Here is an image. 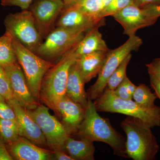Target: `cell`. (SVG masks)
Instances as JSON below:
<instances>
[{
  "label": "cell",
  "instance_id": "6da1fadb",
  "mask_svg": "<svg viewBox=\"0 0 160 160\" xmlns=\"http://www.w3.org/2000/svg\"><path fill=\"white\" fill-rule=\"evenodd\" d=\"M74 136L92 142L106 143L112 148L115 155L127 158L126 139L112 127L108 119L98 113L92 100L88 99L85 117Z\"/></svg>",
  "mask_w": 160,
  "mask_h": 160
},
{
  "label": "cell",
  "instance_id": "7a4b0ae2",
  "mask_svg": "<svg viewBox=\"0 0 160 160\" xmlns=\"http://www.w3.org/2000/svg\"><path fill=\"white\" fill-rule=\"evenodd\" d=\"M126 135L128 158L134 160L155 159L159 146L151 127L140 119L127 116L121 123Z\"/></svg>",
  "mask_w": 160,
  "mask_h": 160
},
{
  "label": "cell",
  "instance_id": "3957f363",
  "mask_svg": "<svg viewBox=\"0 0 160 160\" xmlns=\"http://www.w3.org/2000/svg\"><path fill=\"white\" fill-rule=\"evenodd\" d=\"M78 44L66 52L44 76L40 91V101L50 109L66 95L69 69L77 60L75 53Z\"/></svg>",
  "mask_w": 160,
  "mask_h": 160
},
{
  "label": "cell",
  "instance_id": "277c9868",
  "mask_svg": "<svg viewBox=\"0 0 160 160\" xmlns=\"http://www.w3.org/2000/svg\"><path fill=\"white\" fill-rule=\"evenodd\" d=\"M98 112L118 113L138 118L151 128L160 126V107L147 108L140 106L132 99H124L105 89L93 102Z\"/></svg>",
  "mask_w": 160,
  "mask_h": 160
},
{
  "label": "cell",
  "instance_id": "5b68a950",
  "mask_svg": "<svg viewBox=\"0 0 160 160\" xmlns=\"http://www.w3.org/2000/svg\"><path fill=\"white\" fill-rule=\"evenodd\" d=\"M89 29L57 27L48 35L34 53L50 62L58 60L79 42Z\"/></svg>",
  "mask_w": 160,
  "mask_h": 160
},
{
  "label": "cell",
  "instance_id": "8992f818",
  "mask_svg": "<svg viewBox=\"0 0 160 160\" xmlns=\"http://www.w3.org/2000/svg\"><path fill=\"white\" fill-rule=\"evenodd\" d=\"M12 44L18 62L22 69L29 89L33 97L39 102L40 89L43 78L55 63L40 57L14 38Z\"/></svg>",
  "mask_w": 160,
  "mask_h": 160
},
{
  "label": "cell",
  "instance_id": "52a82bcc",
  "mask_svg": "<svg viewBox=\"0 0 160 160\" xmlns=\"http://www.w3.org/2000/svg\"><path fill=\"white\" fill-rule=\"evenodd\" d=\"M142 40L136 35L129 37L128 40L120 47L108 52L106 60L98 79L87 90L88 99L95 100L102 94L107 81L125 58L131 52L137 51L142 45Z\"/></svg>",
  "mask_w": 160,
  "mask_h": 160
},
{
  "label": "cell",
  "instance_id": "ba28073f",
  "mask_svg": "<svg viewBox=\"0 0 160 160\" xmlns=\"http://www.w3.org/2000/svg\"><path fill=\"white\" fill-rule=\"evenodd\" d=\"M4 25L6 32L33 52L43 42L30 10L9 13L4 19Z\"/></svg>",
  "mask_w": 160,
  "mask_h": 160
},
{
  "label": "cell",
  "instance_id": "9c48e42d",
  "mask_svg": "<svg viewBox=\"0 0 160 160\" xmlns=\"http://www.w3.org/2000/svg\"><path fill=\"white\" fill-rule=\"evenodd\" d=\"M49 109L47 106L40 104L35 109L27 110L39 126L48 148L52 151L62 149L69 135L61 122L49 113Z\"/></svg>",
  "mask_w": 160,
  "mask_h": 160
},
{
  "label": "cell",
  "instance_id": "30bf717a",
  "mask_svg": "<svg viewBox=\"0 0 160 160\" xmlns=\"http://www.w3.org/2000/svg\"><path fill=\"white\" fill-rule=\"evenodd\" d=\"M30 11L43 40L53 29L64 8L63 0H37L31 5Z\"/></svg>",
  "mask_w": 160,
  "mask_h": 160
},
{
  "label": "cell",
  "instance_id": "8fae6325",
  "mask_svg": "<svg viewBox=\"0 0 160 160\" xmlns=\"http://www.w3.org/2000/svg\"><path fill=\"white\" fill-rule=\"evenodd\" d=\"M61 119L69 136L76 134L85 117L86 109L65 95L50 107Z\"/></svg>",
  "mask_w": 160,
  "mask_h": 160
},
{
  "label": "cell",
  "instance_id": "7c38bea8",
  "mask_svg": "<svg viewBox=\"0 0 160 160\" xmlns=\"http://www.w3.org/2000/svg\"><path fill=\"white\" fill-rule=\"evenodd\" d=\"M4 68L10 81L13 98L28 110L37 108L40 104L32 94L22 69L19 63Z\"/></svg>",
  "mask_w": 160,
  "mask_h": 160
},
{
  "label": "cell",
  "instance_id": "4fadbf2b",
  "mask_svg": "<svg viewBox=\"0 0 160 160\" xmlns=\"http://www.w3.org/2000/svg\"><path fill=\"white\" fill-rule=\"evenodd\" d=\"M124 29V34L129 37L136 35L138 29L153 25L156 20L149 17L142 8L131 3L112 16Z\"/></svg>",
  "mask_w": 160,
  "mask_h": 160
},
{
  "label": "cell",
  "instance_id": "5bb4252c",
  "mask_svg": "<svg viewBox=\"0 0 160 160\" xmlns=\"http://www.w3.org/2000/svg\"><path fill=\"white\" fill-rule=\"evenodd\" d=\"M7 102L14 110L21 136L26 138L40 147H48L46 138L39 126L29 114L27 109L14 98Z\"/></svg>",
  "mask_w": 160,
  "mask_h": 160
},
{
  "label": "cell",
  "instance_id": "9a60e30c",
  "mask_svg": "<svg viewBox=\"0 0 160 160\" xmlns=\"http://www.w3.org/2000/svg\"><path fill=\"white\" fill-rule=\"evenodd\" d=\"M5 145L13 160H53L52 150L40 147L23 137Z\"/></svg>",
  "mask_w": 160,
  "mask_h": 160
},
{
  "label": "cell",
  "instance_id": "2e32d148",
  "mask_svg": "<svg viewBox=\"0 0 160 160\" xmlns=\"http://www.w3.org/2000/svg\"><path fill=\"white\" fill-rule=\"evenodd\" d=\"M104 19L99 20L85 13L75 4L63 9L57 21V27L91 29L104 25Z\"/></svg>",
  "mask_w": 160,
  "mask_h": 160
},
{
  "label": "cell",
  "instance_id": "e0dca14e",
  "mask_svg": "<svg viewBox=\"0 0 160 160\" xmlns=\"http://www.w3.org/2000/svg\"><path fill=\"white\" fill-rule=\"evenodd\" d=\"M77 61L70 67L66 88V95L86 109L88 98L85 89V84Z\"/></svg>",
  "mask_w": 160,
  "mask_h": 160
},
{
  "label": "cell",
  "instance_id": "ac0fdd59",
  "mask_svg": "<svg viewBox=\"0 0 160 160\" xmlns=\"http://www.w3.org/2000/svg\"><path fill=\"white\" fill-rule=\"evenodd\" d=\"M109 51L96 52L78 58L80 72L86 84L98 75Z\"/></svg>",
  "mask_w": 160,
  "mask_h": 160
},
{
  "label": "cell",
  "instance_id": "d6986e66",
  "mask_svg": "<svg viewBox=\"0 0 160 160\" xmlns=\"http://www.w3.org/2000/svg\"><path fill=\"white\" fill-rule=\"evenodd\" d=\"M102 26H95L86 32L82 39L77 46L75 51L77 57L96 52L109 51V49L99 31V28Z\"/></svg>",
  "mask_w": 160,
  "mask_h": 160
},
{
  "label": "cell",
  "instance_id": "ffe728a7",
  "mask_svg": "<svg viewBox=\"0 0 160 160\" xmlns=\"http://www.w3.org/2000/svg\"><path fill=\"white\" fill-rule=\"evenodd\" d=\"M75 139L69 136L62 149L73 160H94L95 147L93 142L85 139Z\"/></svg>",
  "mask_w": 160,
  "mask_h": 160
},
{
  "label": "cell",
  "instance_id": "44dd1931",
  "mask_svg": "<svg viewBox=\"0 0 160 160\" xmlns=\"http://www.w3.org/2000/svg\"><path fill=\"white\" fill-rule=\"evenodd\" d=\"M12 39L11 35L6 32L0 37V65L3 67L18 62Z\"/></svg>",
  "mask_w": 160,
  "mask_h": 160
},
{
  "label": "cell",
  "instance_id": "7402d4cb",
  "mask_svg": "<svg viewBox=\"0 0 160 160\" xmlns=\"http://www.w3.org/2000/svg\"><path fill=\"white\" fill-rule=\"evenodd\" d=\"M21 136L17 122L0 118V137L5 144L16 141Z\"/></svg>",
  "mask_w": 160,
  "mask_h": 160
},
{
  "label": "cell",
  "instance_id": "603a6c76",
  "mask_svg": "<svg viewBox=\"0 0 160 160\" xmlns=\"http://www.w3.org/2000/svg\"><path fill=\"white\" fill-rule=\"evenodd\" d=\"M157 98L156 95L152 92L149 87L142 83L137 86L132 95V99L136 102L147 108H154Z\"/></svg>",
  "mask_w": 160,
  "mask_h": 160
},
{
  "label": "cell",
  "instance_id": "cb8c5ba5",
  "mask_svg": "<svg viewBox=\"0 0 160 160\" xmlns=\"http://www.w3.org/2000/svg\"><path fill=\"white\" fill-rule=\"evenodd\" d=\"M131 53L128 55L115 70L107 81L105 89L113 91L126 76V69L131 60Z\"/></svg>",
  "mask_w": 160,
  "mask_h": 160
},
{
  "label": "cell",
  "instance_id": "d4e9b609",
  "mask_svg": "<svg viewBox=\"0 0 160 160\" xmlns=\"http://www.w3.org/2000/svg\"><path fill=\"white\" fill-rule=\"evenodd\" d=\"M75 4L85 13L102 20L98 18V16L105 8L102 0H78Z\"/></svg>",
  "mask_w": 160,
  "mask_h": 160
},
{
  "label": "cell",
  "instance_id": "484cf974",
  "mask_svg": "<svg viewBox=\"0 0 160 160\" xmlns=\"http://www.w3.org/2000/svg\"><path fill=\"white\" fill-rule=\"evenodd\" d=\"M132 3V0H112L111 2L100 12L98 16V18L100 19H103L106 17L112 16Z\"/></svg>",
  "mask_w": 160,
  "mask_h": 160
},
{
  "label": "cell",
  "instance_id": "4316f807",
  "mask_svg": "<svg viewBox=\"0 0 160 160\" xmlns=\"http://www.w3.org/2000/svg\"><path fill=\"white\" fill-rule=\"evenodd\" d=\"M136 87L137 86L132 82L126 76L122 82L112 92L116 96L121 98L132 99V95Z\"/></svg>",
  "mask_w": 160,
  "mask_h": 160
},
{
  "label": "cell",
  "instance_id": "83f0119b",
  "mask_svg": "<svg viewBox=\"0 0 160 160\" xmlns=\"http://www.w3.org/2000/svg\"><path fill=\"white\" fill-rule=\"evenodd\" d=\"M0 95L7 101L13 99L10 81L4 67L0 65Z\"/></svg>",
  "mask_w": 160,
  "mask_h": 160
},
{
  "label": "cell",
  "instance_id": "f1b7e54d",
  "mask_svg": "<svg viewBox=\"0 0 160 160\" xmlns=\"http://www.w3.org/2000/svg\"><path fill=\"white\" fill-rule=\"evenodd\" d=\"M0 118L17 122L14 110L11 105L0 95Z\"/></svg>",
  "mask_w": 160,
  "mask_h": 160
},
{
  "label": "cell",
  "instance_id": "f546056e",
  "mask_svg": "<svg viewBox=\"0 0 160 160\" xmlns=\"http://www.w3.org/2000/svg\"><path fill=\"white\" fill-rule=\"evenodd\" d=\"M33 0H1V5L3 6H16L22 10L28 9Z\"/></svg>",
  "mask_w": 160,
  "mask_h": 160
},
{
  "label": "cell",
  "instance_id": "4dcf8cb0",
  "mask_svg": "<svg viewBox=\"0 0 160 160\" xmlns=\"http://www.w3.org/2000/svg\"><path fill=\"white\" fill-rule=\"evenodd\" d=\"M141 8L149 17L157 21L158 18L160 17V3L147 5Z\"/></svg>",
  "mask_w": 160,
  "mask_h": 160
},
{
  "label": "cell",
  "instance_id": "1f68e13d",
  "mask_svg": "<svg viewBox=\"0 0 160 160\" xmlns=\"http://www.w3.org/2000/svg\"><path fill=\"white\" fill-rule=\"evenodd\" d=\"M146 66L149 76L160 78V58L155 59Z\"/></svg>",
  "mask_w": 160,
  "mask_h": 160
},
{
  "label": "cell",
  "instance_id": "d6a6232c",
  "mask_svg": "<svg viewBox=\"0 0 160 160\" xmlns=\"http://www.w3.org/2000/svg\"><path fill=\"white\" fill-rule=\"evenodd\" d=\"M150 82L157 97L160 100V78L149 76Z\"/></svg>",
  "mask_w": 160,
  "mask_h": 160
},
{
  "label": "cell",
  "instance_id": "836d02e7",
  "mask_svg": "<svg viewBox=\"0 0 160 160\" xmlns=\"http://www.w3.org/2000/svg\"><path fill=\"white\" fill-rule=\"evenodd\" d=\"M5 143L0 137V160H12Z\"/></svg>",
  "mask_w": 160,
  "mask_h": 160
},
{
  "label": "cell",
  "instance_id": "e575fe53",
  "mask_svg": "<svg viewBox=\"0 0 160 160\" xmlns=\"http://www.w3.org/2000/svg\"><path fill=\"white\" fill-rule=\"evenodd\" d=\"M53 151V160H73L63 149L55 150Z\"/></svg>",
  "mask_w": 160,
  "mask_h": 160
},
{
  "label": "cell",
  "instance_id": "d590c367",
  "mask_svg": "<svg viewBox=\"0 0 160 160\" xmlns=\"http://www.w3.org/2000/svg\"><path fill=\"white\" fill-rule=\"evenodd\" d=\"M160 3V0H132V3L140 8L152 4Z\"/></svg>",
  "mask_w": 160,
  "mask_h": 160
},
{
  "label": "cell",
  "instance_id": "8d00e7d4",
  "mask_svg": "<svg viewBox=\"0 0 160 160\" xmlns=\"http://www.w3.org/2000/svg\"><path fill=\"white\" fill-rule=\"evenodd\" d=\"M78 1V0H63L64 3V9L74 5Z\"/></svg>",
  "mask_w": 160,
  "mask_h": 160
},
{
  "label": "cell",
  "instance_id": "74e56055",
  "mask_svg": "<svg viewBox=\"0 0 160 160\" xmlns=\"http://www.w3.org/2000/svg\"><path fill=\"white\" fill-rule=\"evenodd\" d=\"M102 1L103 4H104L105 8L109 5V3L111 2L112 0H102Z\"/></svg>",
  "mask_w": 160,
  "mask_h": 160
}]
</instances>
